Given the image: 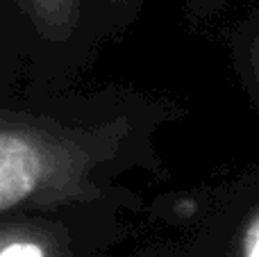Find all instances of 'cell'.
<instances>
[{
    "mask_svg": "<svg viewBox=\"0 0 259 257\" xmlns=\"http://www.w3.org/2000/svg\"><path fill=\"white\" fill-rule=\"evenodd\" d=\"M96 159L75 137L0 125V212L91 198Z\"/></svg>",
    "mask_w": 259,
    "mask_h": 257,
    "instance_id": "6da1fadb",
    "label": "cell"
},
{
    "mask_svg": "<svg viewBox=\"0 0 259 257\" xmlns=\"http://www.w3.org/2000/svg\"><path fill=\"white\" fill-rule=\"evenodd\" d=\"M0 257H64L59 237L36 223H0Z\"/></svg>",
    "mask_w": 259,
    "mask_h": 257,
    "instance_id": "7a4b0ae2",
    "label": "cell"
},
{
    "mask_svg": "<svg viewBox=\"0 0 259 257\" xmlns=\"http://www.w3.org/2000/svg\"><path fill=\"white\" fill-rule=\"evenodd\" d=\"M36 30L50 39H68L80 21V0H21Z\"/></svg>",
    "mask_w": 259,
    "mask_h": 257,
    "instance_id": "3957f363",
    "label": "cell"
},
{
    "mask_svg": "<svg viewBox=\"0 0 259 257\" xmlns=\"http://www.w3.org/2000/svg\"><path fill=\"white\" fill-rule=\"evenodd\" d=\"M241 257H259V217L252 209L241 232Z\"/></svg>",
    "mask_w": 259,
    "mask_h": 257,
    "instance_id": "277c9868",
    "label": "cell"
},
{
    "mask_svg": "<svg viewBox=\"0 0 259 257\" xmlns=\"http://www.w3.org/2000/svg\"><path fill=\"white\" fill-rule=\"evenodd\" d=\"M116 3H130V0H116Z\"/></svg>",
    "mask_w": 259,
    "mask_h": 257,
    "instance_id": "5b68a950",
    "label": "cell"
}]
</instances>
